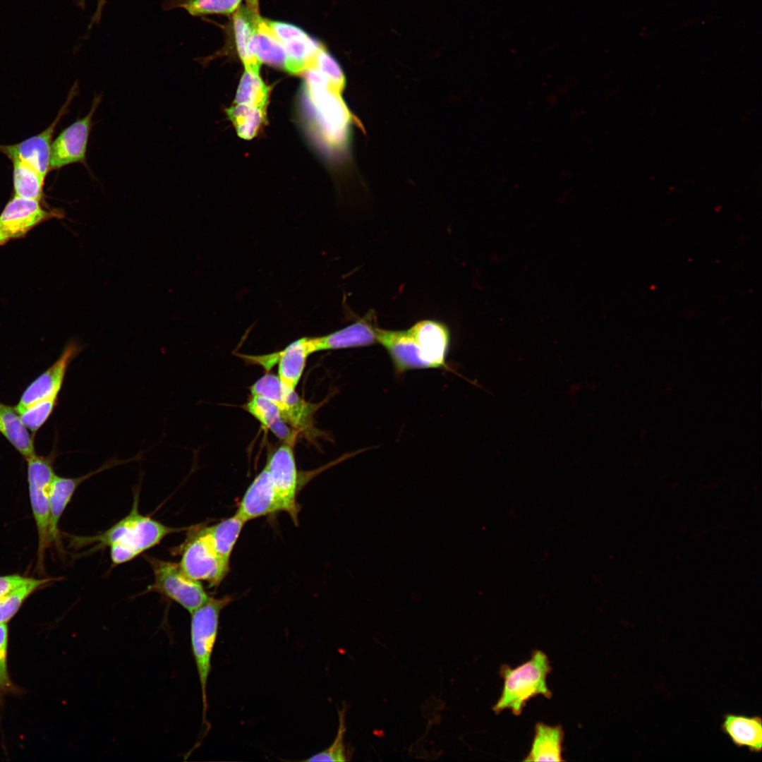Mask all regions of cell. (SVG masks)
I'll list each match as a JSON object with an SVG mask.
<instances>
[{"label": "cell", "mask_w": 762, "mask_h": 762, "mask_svg": "<svg viewBox=\"0 0 762 762\" xmlns=\"http://www.w3.org/2000/svg\"><path fill=\"white\" fill-rule=\"evenodd\" d=\"M252 395L264 397L276 404L282 418L298 432L310 426L315 404L306 401L295 390L285 389L278 377L266 374L250 387Z\"/></svg>", "instance_id": "cell-9"}, {"label": "cell", "mask_w": 762, "mask_h": 762, "mask_svg": "<svg viewBox=\"0 0 762 762\" xmlns=\"http://www.w3.org/2000/svg\"><path fill=\"white\" fill-rule=\"evenodd\" d=\"M132 461H133V458L127 460H119L113 458L108 460L96 470L76 478H66L55 475L49 490V526L52 542L56 543L58 541L59 520L79 485L92 476L104 470Z\"/></svg>", "instance_id": "cell-17"}, {"label": "cell", "mask_w": 762, "mask_h": 762, "mask_svg": "<svg viewBox=\"0 0 762 762\" xmlns=\"http://www.w3.org/2000/svg\"><path fill=\"white\" fill-rule=\"evenodd\" d=\"M145 558L151 567L154 576L153 583L147 587L145 593H159L190 613L210 598L201 582L187 575L179 563L147 555Z\"/></svg>", "instance_id": "cell-6"}, {"label": "cell", "mask_w": 762, "mask_h": 762, "mask_svg": "<svg viewBox=\"0 0 762 762\" xmlns=\"http://www.w3.org/2000/svg\"><path fill=\"white\" fill-rule=\"evenodd\" d=\"M101 101V95L95 96L86 116L64 128L52 142L50 170L59 169L74 163L85 164L92 117Z\"/></svg>", "instance_id": "cell-12"}, {"label": "cell", "mask_w": 762, "mask_h": 762, "mask_svg": "<svg viewBox=\"0 0 762 762\" xmlns=\"http://www.w3.org/2000/svg\"><path fill=\"white\" fill-rule=\"evenodd\" d=\"M246 522L235 513L219 522L207 526L214 546L224 559L229 561L233 550Z\"/></svg>", "instance_id": "cell-27"}, {"label": "cell", "mask_w": 762, "mask_h": 762, "mask_svg": "<svg viewBox=\"0 0 762 762\" xmlns=\"http://www.w3.org/2000/svg\"><path fill=\"white\" fill-rule=\"evenodd\" d=\"M80 349L72 342L66 345L56 361L35 379L23 392L18 404V412L46 399H58L68 365Z\"/></svg>", "instance_id": "cell-15"}, {"label": "cell", "mask_w": 762, "mask_h": 762, "mask_svg": "<svg viewBox=\"0 0 762 762\" xmlns=\"http://www.w3.org/2000/svg\"><path fill=\"white\" fill-rule=\"evenodd\" d=\"M267 22L284 49V69L292 74H300L310 68L322 45L294 25L270 20Z\"/></svg>", "instance_id": "cell-14"}, {"label": "cell", "mask_w": 762, "mask_h": 762, "mask_svg": "<svg viewBox=\"0 0 762 762\" xmlns=\"http://www.w3.org/2000/svg\"><path fill=\"white\" fill-rule=\"evenodd\" d=\"M105 2V0L97 1V8L91 20V25L94 23H97L99 21Z\"/></svg>", "instance_id": "cell-37"}, {"label": "cell", "mask_w": 762, "mask_h": 762, "mask_svg": "<svg viewBox=\"0 0 762 762\" xmlns=\"http://www.w3.org/2000/svg\"><path fill=\"white\" fill-rule=\"evenodd\" d=\"M10 160L13 163L14 195L41 201L46 177L18 158Z\"/></svg>", "instance_id": "cell-26"}, {"label": "cell", "mask_w": 762, "mask_h": 762, "mask_svg": "<svg viewBox=\"0 0 762 762\" xmlns=\"http://www.w3.org/2000/svg\"><path fill=\"white\" fill-rule=\"evenodd\" d=\"M551 670L547 655L540 650L533 651L531 658L515 668L502 665L500 675L504 679V685L497 702L492 707L493 711L499 714L508 709L518 716L530 699L538 696L550 699L552 693L548 687L547 677Z\"/></svg>", "instance_id": "cell-3"}, {"label": "cell", "mask_w": 762, "mask_h": 762, "mask_svg": "<svg viewBox=\"0 0 762 762\" xmlns=\"http://www.w3.org/2000/svg\"><path fill=\"white\" fill-rule=\"evenodd\" d=\"M28 578L19 574L0 576V599L23 583Z\"/></svg>", "instance_id": "cell-36"}, {"label": "cell", "mask_w": 762, "mask_h": 762, "mask_svg": "<svg viewBox=\"0 0 762 762\" xmlns=\"http://www.w3.org/2000/svg\"><path fill=\"white\" fill-rule=\"evenodd\" d=\"M243 407L279 439L294 445L298 431L284 421L278 407L272 401L260 395H252Z\"/></svg>", "instance_id": "cell-23"}, {"label": "cell", "mask_w": 762, "mask_h": 762, "mask_svg": "<svg viewBox=\"0 0 762 762\" xmlns=\"http://www.w3.org/2000/svg\"><path fill=\"white\" fill-rule=\"evenodd\" d=\"M721 728L732 742L738 747H746L751 752L762 749V723L758 716L727 714Z\"/></svg>", "instance_id": "cell-21"}, {"label": "cell", "mask_w": 762, "mask_h": 762, "mask_svg": "<svg viewBox=\"0 0 762 762\" xmlns=\"http://www.w3.org/2000/svg\"><path fill=\"white\" fill-rule=\"evenodd\" d=\"M247 6L252 11L258 13V0H245Z\"/></svg>", "instance_id": "cell-38"}, {"label": "cell", "mask_w": 762, "mask_h": 762, "mask_svg": "<svg viewBox=\"0 0 762 762\" xmlns=\"http://www.w3.org/2000/svg\"><path fill=\"white\" fill-rule=\"evenodd\" d=\"M377 343L388 353L396 373L417 369H448L450 332L444 323L423 320L406 329L375 327Z\"/></svg>", "instance_id": "cell-1"}, {"label": "cell", "mask_w": 762, "mask_h": 762, "mask_svg": "<svg viewBox=\"0 0 762 762\" xmlns=\"http://www.w3.org/2000/svg\"><path fill=\"white\" fill-rule=\"evenodd\" d=\"M311 353L310 337L298 339L277 352V377L285 389L295 390L303 373L306 359Z\"/></svg>", "instance_id": "cell-19"}, {"label": "cell", "mask_w": 762, "mask_h": 762, "mask_svg": "<svg viewBox=\"0 0 762 762\" xmlns=\"http://www.w3.org/2000/svg\"><path fill=\"white\" fill-rule=\"evenodd\" d=\"M254 46L255 54L261 61L277 67L284 68V49L267 19L256 13L254 18Z\"/></svg>", "instance_id": "cell-25"}, {"label": "cell", "mask_w": 762, "mask_h": 762, "mask_svg": "<svg viewBox=\"0 0 762 762\" xmlns=\"http://www.w3.org/2000/svg\"><path fill=\"white\" fill-rule=\"evenodd\" d=\"M186 531L184 541L174 549L175 555H181V569L192 579L217 587L230 570L229 561L217 552L207 526L194 525Z\"/></svg>", "instance_id": "cell-5"}, {"label": "cell", "mask_w": 762, "mask_h": 762, "mask_svg": "<svg viewBox=\"0 0 762 762\" xmlns=\"http://www.w3.org/2000/svg\"><path fill=\"white\" fill-rule=\"evenodd\" d=\"M0 433L25 459L35 454L33 437L15 407L0 402Z\"/></svg>", "instance_id": "cell-24"}, {"label": "cell", "mask_w": 762, "mask_h": 762, "mask_svg": "<svg viewBox=\"0 0 762 762\" xmlns=\"http://www.w3.org/2000/svg\"><path fill=\"white\" fill-rule=\"evenodd\" d=\"M258 12L248 6H239L233 15V25L237 51L245 70L258 73L261 61L254 46V18Z\"/></svg>", "instance_id": "cell-20"}, {"label": "cell", "mask_w": 762, "mask_h": 762, "mask_svg": "<svg viewBox=\"0 0 762 762\" xmlns=\"http://www.w3.org/2000/svg\"><path fill=\"white\" fill-rule=\"evenodd\" d=\"M373 315L369 313L353 323L328 334L310 337L313 351L368 346L377 343Z\"/></svg>", "instance_id": "cell-18"}, {"label": "cell", "mask_w": 762, "mask_h": 762, "mask_svg": "<svg viewBox=\"0 0 762 762\" xmlns=\"http://www.w3.org/2000/svg\"><path fill=\"white\" fill-rule=\"evenodd\" d=\"M57 401L53 399L40 401L18 412L27 428L35 434L50 417Z\"/></svg>", "instance_id": "cell-34"}, {"label": "cell", "mask_w": 762, "mask_h": 762, "mask_svg": "<svg viewBox=\"0 0 762 762\" xmlns=\"http://www.w3.org/2000/svg\"><path fill=\"white\" fill-rule=\"evenodd\" d=\"M293 446L284 442L269 457L265 467L279 499L282 511L286 512L298 525L301 509L297 501L300 479Z\"/></svg>", "instance_id": "cell-10"}, {"label": "cell", "mask_w": 762, "mask_h": 762, "mask_svg": "<svg viewBox=\"0 0 762 762\" xmlns=\"http://www.w3.org/2000/svg\"><path fill=\"white\" fill-rule=\"evenodd\" d=\"M303 73L322 133L332 144L343 143L350 116L339 93L330 90L327 79L319 70L309 68Z\"/></svg>", "instance_id": "cell-7"}, {"label": "cell", "mask_w": 762, "mask_h": 762, "mask_svg": "<svg viewBox=\"0 0 762 762\" xmlns=\"http://www.w3.org/2000/svg\"><path fill=\"white\" fill-rule=\"evenodd\" d=\"M139 495L138 488L129 513L109 528L95 536L72 537L71 543L76 547L92 545L94 550L109 547L112 564L119 565L157 545L167 536L187 530L168 526L140 513Z\"/></svg>", "instance_id": "cell-2"}, {"label": "cell", "mask_w": 762, "mask_h": 762, "mask_svg": "<svg viewBox=\"0 0 762 762\" xmlns=\"http://www.w3.org/2000/svg\"><path fill=\"white\" fill-rule=\"evenodd\" d=\"M242 0H164L165 11L183 8L193 16L229 14L237 10Z\"/></svg>", "instance_id": "cell-28"}, {"label": "cell", "mask_w": 762, "mask_h": 762, "mask_svg": "<svg viewBox=\"0 0 762 762\" xmlns=\"http://www.w3.org/2000/svg\"><path fill=\"white\" fill-rule=\"evenodd\" d=\"M267 97V87L259 74L245 71L237 89L234 104L265 109Z\"/></svg>", "instance_id": "cell-31"}, {"label": "cell", "mask_w": 762, "mask_h": 762, "mask_svg": "<svg viewBox=\"0 0 762 762\" xmlns=\"http://www.w3.org/2000/svg\"><path fill=\"white\" fill-rule=\"evenodd\" d=\"M57 215L41 201L13 195L0 214V246L23 238L34 227Z\"/></svg>", "instance_id": "cell-13"}, {"label": "cell", "mask_w": 762, "mask_h": 762, "mask_svg": "<svg viewBox=\"0 0 762 762\" xmlns=\"http://www.w3.org/2000/svg\"><path fill=\"white\" fill-rule=\"evenodd\" d=\"M8 641L7 623L0 622V696L14 689L8 671Z\"/></svg>", "instance_id": "cell-35"}, {"label": "cell", "mask_w": 762, "mask_h": 762, "mask_svg": "<svg viewBox=\"0 0 762 762\" xmlns=\"http://www.w3.org/2000/svg\"><path fill=\"white\" fill-rule=\"evenodd\" d=\"M311 68H315L323 73L328 80L331 90L340 93L344 89L345 78L342 70L322 46L319 49Z\"/></svg>", "instance_id": "cell-33"}, {"label": "cell", "mask_w": 762, "mask_h": 762, "mask_svg": "<svg viewBox=\"0 0 762 762\" xmlns=\"http://www.w3.org/2000/svg\"><path fill=\"white\" fill-rule=\"evenodd\" d=\"M279 512L280 501L265 466L248 487L236 513L246 523Z\"/></svg>", "instance_id": "cell-16"}, {"label": "cell", "mask_w": 762, "mask_h": 762, "mask_svg": "<svg viewBox=\"0 0 762 762\" xmlns=\"http://www.w3.org/2000/svg\"><path fill=\"white\" fill-rule=\"evenodd\" d=\"M52 579H35L28 577L21 585L16 587L0 599V622L7 623L18 612L24 601L35 591L50 582Z\"/></svg>", "instance_id": "cell-30"}, {"label": "cell", "mask_w": 762, "mask_h": 762, "mask_svg": "<svg viewBox=\"0 0 762 762\" xmlns=\"http://www.w3.org/2000/svg\"><path fill=\"white\" fill-rule=\"evenodd\" d=\"M25 460L30 504L38 533L37 566L40 569L43 565L45 551L52 543L49 490L56 474L52 455L41 456L35 454Z\"/></svg>", "instance_id": "cell-8"}, {"label": "cell", "mask_w": 762, "mask_h": 762, "mask_svg": "<svg viewBox=\"0 0 762 762\" xmlns=\"http://www.w3.org/2000/svg\"><path fill=\"white\" fill-rule=\"evenodd\" d=\"M339 727L337 735L329 746L319 751L308 758L303 760L307 762L314 761H333L340 762L348 760L346 750L344 744V735L346 732L345 708L338 711Z\"/></svg>", "instance_id": "cell-32"}, {"label": "cell", "mask_w": 762, "mask_h": 762, "mask_svg": "<svg viewBox=\"0 0 762 762\" xmlns=\"http://www.w3.org/2000/svg\"><path fill=\"white\" fill-rule=\"evenodd\" d=\"M78 94V85L75 82L69 90L66 100L56 117L47 128L18 143L0 145V152L9 159L18 158L25 162L46 177L50 171L52 138L55 128L62 117L67 114L72 100Z\"/></svg>", "instance_id": "cell-11"}, {"label": "cell", "mask_w": 762, "mask_h": 762, "mask_svg": "<svg viewBox=\"0 0 762 762\" xmlns=\"http://www.w3.org/2000/svg\"><path fill=\"white\" fill-rule=\"evenodd\" d=\"M226 111L236 126L238 135L246 140H250L256 135L265 115V109L243 104H235Z\"/></svg>", "instance_id": "cell-29"}, {"label": "cell", "mask_w": 762, "mask_h": 762, "mask_svg": "<svg viewBox=\"0 0 762 762\" xmlns=\"http://www.w3.org/2000/svg\"><path fill=\"white\" fill-rule=\"evenodd\" d=\"M564 732L560 725L537 722L531 749L524 761H564L562 758Z\"/></svg>", "instance_id": "cell-22"}, {"label": "cell", "mask_w": 762, "mask_h": 762, "mask_svg": "<svg viewBox=\"0 0 762 762\" xmlns=\"http://www.w3.org/2000/svg\"><path fill=\"white\" fill-rule=\"evenodd\" d=\"M233 600L230 595L210 597L208 600L190 613V639L193 657L200 686L202 703V739L210 729L207 719L208 709L207 687L212 667V655L217 641L220 614Z\"/></svg>", "instance_id": "cell-4"}]
</instances>
